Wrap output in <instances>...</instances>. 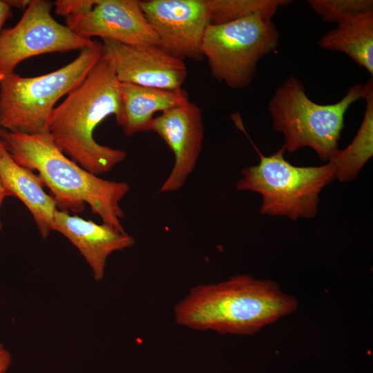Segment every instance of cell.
<instances>
[{"instance_id": "6da1fadb", "label": "cell", "mask_w": 373, "mask_h": 373, "mask_svg": "<svg viewBox=\"0 0 373 373\" xmlns=\"http://www.w3.org/2000/svg\"><path fill=\"white\" fill-rule=\"evenodd\" d=\"M298 305L276 282L236 275L192 287L175 305L174 318L191 329L252 335L292 313Z\"/></svg>"}, {"instance_id": "7a4b0ae2", "label": "cell", "mask_w": 373, "mask_h": 373, "mask_svg": "<svg viewBox=\"0 0 373 373\" xmlns=\"http://www.w3.org/2000/svg\"><path fill=\"white\" fill-rule=\"evenodd\" d=\"M0 141L19 165L38 173L61 210L81 212L88 204L103 223L124 230L119 202L129 184L102 179L66 157L48 133L26 134L0 128Z\"/></svg>"}, {"instance_id": "3957f363", "label": "cell", "mask_w": 373, "mask_h": 373, "mask_svg": "<svg viewBox=\"0 0 373 373\" xmlns=\"http://www.w3.org/2000/svg\"><path fill=\"white\" fill-rule=\"evenodd\" d=\"M120 108V82L102 55L85 79L55 107L48 132L58 149L83 169L96 175L106 173L124 160L126 153L99 144L93 132L109 115L117 118Z\"/></svg>"}, {"instance_id": "277c9868", "label": "cell", "mask_w": 373, "mask_h": 373, "mask_svg": "<svg viewBox=\"0 0 373 373\" xmlns=\"http://www.w3.org/2000/svg\"><path fill=\"white\" fill-rule=\"evenodd\" d=\"M102 55L95 41L73 61L53 72L23 77L15 72L0 79V128L14 133L42 134L58 100L87 76Z\"/></svg>"}, {"instance_id": "5b68a950", "label": "cell", "mask_w": 373, "mask_h": 373, "mask_svg": "<svg viewBox=\"0 0 373 373\" xmlns=\"http://www.w3.org/2000/svg\"><path fill=\"white\" fill-rule=\"evenodd\" d=\"M364 95L365 85L357 84L338 102L318 104L308 97L300 80L290 75L276 90L268 109L274 128L284 135L286 150L310 147L328 161L338 149L347 111Z\"/></svg>"}, {"instance_id": "8992f818", "label": "cell", "mask_w": 373, "mask_h": 373, "mask_svg": "<svg viewBox=\"0 0 373 373\" xmlns=\"http://www.w3.org/2000/svg\"><path fill=\"white\" fill-rule=\"evenodd\" d=\"M285 151L284 144L269 156L258 151L260 162L242 170L236 189L260 193L262 214L291 220L313 218L321 191L335 178L334 166L329 162L318 166H294L285 160Z\"/></svg>"}, {"instance_id": "52a82bcc", "label": "cell", "mask_w": 373, "mask_h": 373, "mask_svg": "<svg viewBox=\"0 0 373 373\" xmlns=\"http://www.w3.org/2000/svg\"><path fill=\"white\" fill-rule=\"evenodd\" d=\"M279 32L271 18L254 15L223 24H209L201 51L212 75L231 88L253 80L258 61L278 46Z\"/></svg>"}, {"instance_id": "ba28073f", "label": "cell", "mask_w": 373, "mask_h": 373, "mask_svg": "<svg viewBox=\"0 0 373 373\" xmlns=\"http://www.w3.org/2000/svg\"><path fill=\"white\" fill-rule=\"evenodd\" d=\"M52 3L31 0L12 28L0 32V79L25 59L39 55L82 50L95 40L80 37L51 15Z\"/></svg>"}, {"instance_id": "9c48e42d", "label": "cell", "mask_w": 373, "mask_h": 373, "mask_svg": "<svg viewBox=\"0 0 373 373\" xmlns=\"http://www.w3.org/2000/svg\"><path fill=\"white\" fill-rule=\"evenodd\" d=\"M159 46L174 57L201 60L204 35L210 24L207 0L140 1Z\"/></svg>"}, {"instance_id": "30bf717a", "label": "cell", "mask_w": 373, "mask_h": 373, "mask_svg": "<svg viewBox=\"0 0 373 373\" xmlns=\"http://www.w3.org/2000/svg\"><path fill=\"white\" fill-rule=\"evenodd\" d=\"M102 55L111 63L119 82L164 90L182 89L187 68L160 46H128L102 39Z\"/></svg>"}, {"instance_id": "8fae6325", "label": "cell", "mask_w": 373, "mask_h": 373, "mask_svg": "<svg viewBox=\"0 0 373 373\" xmlns=\"http://www.w3.org/2000/svg\"><path fill=\"white\" fill-rule=\"evenodd\" d=\"M76 35L99 37L128 46H159V39L136 0H98L90 10L66 18Z\"/></svg>"}, {"instance_id": "7c38bea8", "label": "cell", "mask_w": 373, "mask_h": 373, "mask_svg": "<svg viewBox=\"0 0 373 373\" xmlns=\"http://www.w3.org/2000/svg\"><path fill=\"white\" fill-rule=\"evenodd\" d=\"M150 131L156 133L174 155L173 166L160 191H177L193 171L202 150L204 139L202 111L189 100L155 117Z\"/></svg>"}, {"instance_id": "4fadbf2b", "label": "cell", "mask_w": 373, "mask_h": 373, "mask_svg": "<svg viewBox=\"0 0 373 373\" xmlns=\"http://www.w3.org/2000/svg\"><path fill=\"white\" fill-rule=\"evenodd\" d=\"M52 230L62 234L77 248L96 281L104 278L108 257L116 251L133 247L135 242L125 230L105 223L99 224L58 209L53 215Z\"/></svg>"}, {"instance_id": "5bb4252c", "label": "cell", "mask_w": 373, "mask_h": 373, "mask_svg": "<svg viewBox=\"0 0 373 373\" xmlns=\"http://www.w3.org/2000/svg\"><path fill=\"white\" fill-rule=\"evenodd\" d=\"M120 113L115 119L124 134L131 136L150 131L153 115L164 113L189 101L186 90H176L120 82Z\"/></svg>"}, {"instance_id": "9a60e30c", "label": "cell", "mask_w": 373, "mask_h": 373, "mask_svg": "<svg viewBox=\"0 0 373 373\" xmlns=\"http://www.w3.org/2000/svg\"><path fill=\"white\" fill-rule=\"evenodd\" d=\"M0 176L7 196L20 200L33 216L41 236L46 238L52 230L55 200L44 190L38 175L17 164L0 141Z\"/></svg>"}, {"instance_id": "2e32d148", "label": "cell", "mask_w": 373, "mask_h": 373, "mask_svg": "<svg viewBox=\"0 0 373 373\" xmlns=\"http://www.w3.org/2000/svg\"><path fill=\"white\" fill-rule=\"evenodd\" d=\"M321 48L343 52L373 75V10L338 24L319 41Z\"/></svg>"}, {"instance_id": "e0dca14e", "label": "cell", "mask_w": 373, "mask_h": 373, "mask_svg": "<svg viewBox=\"0 0 373 373\" xmlns=\"http://www.w3.org/2000/svg\"><path fill=\"white\" fill-rule=\"evenodd\" d=\"M366 108L361 125L352 142L344 149H338L327 162L335 169L340 182L354 180L373 155V81L365 84Z\"/></svg>"}, {"instance_id": "ac0fdd59", "label": "cell", "mask_w": 373, "mask_h": 373, "mask_svg": "<svg viewBox=\"0 0 373 373\" xmlns=\"http://www.w3.org/2000/svg\"><path fill=\"white\" fill-rule=\"evenodd\" d=\"M288 0H207L211 24H223L251 15L272 18Z\"/></svg>"}, {"instance_id": "d6986e66", "label": "cell", "mask_w": 373, "mask_h": 373, "mask_svg": "<svg viewBox=\"0 0 373 373\" xmlns=\"http://www.w3.org/2000/svg\"><path fill=\"white\" fill-rule=\"evenodd\" d=\"M307 2L324 21L337 24L373 10L372 0H309Z\"/></svg>"}, {"instance_id": "ffe728a7", "label": "cell", "mask_w": 373, "mask_h": 373, "mask_svg": "<svg viewBox=\"0 0 373 373\" xmlns=\"http://www.w3.org/2000/svg\"><path fill=\"white\" fill-rule=\"evenodd\" d=\"M98 0H57L55 1V12L66 18L87 12L92 9Z\"/></svg>"}, {"instance_id": "44dd1931", "label": "cell", "mask_w": 373, "mask_h": 373, "mask_svg": "<svg viewBox=\"0 0 373 373\" xmlns=\"http://www.w3.org/2000/svg\"><path fill=\"white\" fill-rule=\"evenodd\" d=\"M10 352L0 343V373H6L11 363Z\"/></svg>"}, {"instance_id": "7402d4cb", "label": "cell", "mask_w": 373, "mask_h": 373, "mask_svg": "<svg viewBox=\"0 0 373 373\" xmlns=\"http://www.w3.org/2000/svg\"><path fill=\"white\" fill-rule=\"evenodd\" d=\"M11 8L7 0H0V32L5 22L12 16Z\"/></svg>"}, {"instance_id": "603a6c76", "label": "cell", "mask_w": 373, "mask_h": 373, "mask_svg": "<svg viewBox=\"0 0 373 373\" xmlns=\"http://www.w3.org/2000/svg\"><path fill=\"white\" fill-rule=\"evenodd\" d=\"M30 0H7V2L11 8L15 7L19 9L26 10V8L30 4Z\"/></svg>"}, {"instance_id": "cb8c5ba5", "label": "cell", "mask_w": 373, "mask_h": 373, "mask_svg": "<svg viewBox=\"0 0 373 373\" xmlns=\"http://www.w3.org/2000/svg\"><path fill=\"white\" fill-rule=\"evenodd\" d=\"M7 196L1 178L0 176V208L5 197Z\"/></svg>"}, {"instance_id": "d4e9b609", "label": "cell", "mask_w": 373, "mask_h": 373, "mask_svg": "<svg viewBox=\"0 0 373 373\" xmlns=\"http://www.w3.org/2000/svg\"><path fill=\"white\" fill-rule=\"evenodd\" d=\"M1 227H2V224H1V220H0V231H1Z\"/></svg>"}]
</instances>
